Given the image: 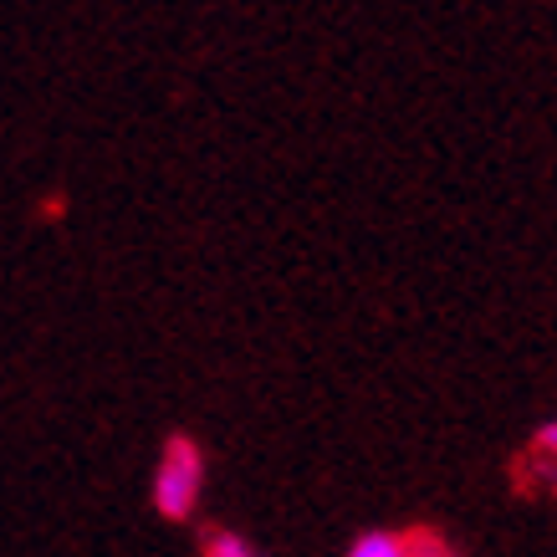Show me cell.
<instances>
[{"mask_svg": "<svg viewBox=\"0 0 557 557\" xmlns=\"http://www.w3.org/2000/svg\"><path fill=\"white\" fill-rule=\"evenodd\" d=\"M205 491V450L189 435H170L164 440V456L153 471V511L164 522H189L200 507Z\"/></svg>", "mask_w": 557, "mask_h": 557, "instance_id": "1", "label": "cell"}, {"mask_svg": "<svg viewBox=\"0 0 557 557\" xmlns=\"http://www.w3.org/2000/svg\"><path fill=\"white\" fill-rule=\"evenodd\" d=\"M409 553H424V547H414L409 532H388V527L358 532L354 547H348V557H409Z\"/></svg>", "mask_w": 557, "mask_h": 557, "instance_id": "2", "label": "cell"}, {"mask_svg": "<svg viewBox=\"0 0 557 557\" xmlns=\"http://www.w3.org/2000/svg\"><path fill=\"white\" fill-rule=\"evenodd\" d=\"M205 553L210 557H251L256 547L246 537H236V532H210V537H205Z\"/></svg>", "mask_w": 557, "mask_h": 557, "instance_id": "3", "label": "cell"}, {"mask_svg": "<svg viewBox=\"0 0 557 557\" xmlns=\"http://www.w3.org/2000/svg\"><path fill=\"white\" fill-rule=\"evenodd\" d=\"M537 450H542V456H557V420L537 430Z\"/></svg>", "mask_w": 557, "mask_h": 557, "instance_id": "4", "label": "cell"}]
</instances>
